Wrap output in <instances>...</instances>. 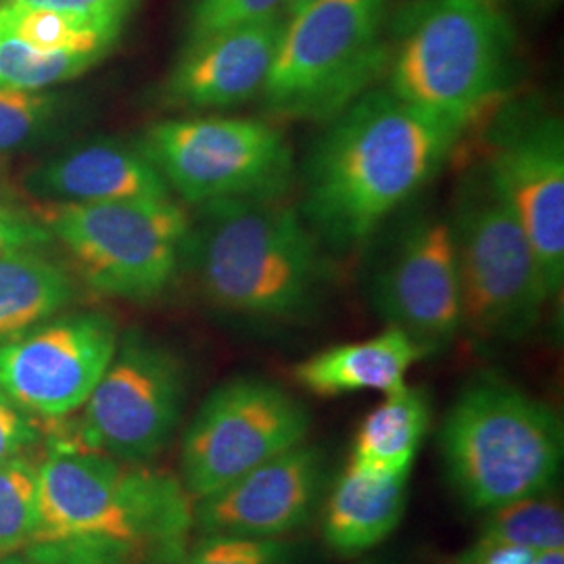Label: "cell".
Masks as SVG:
<instances>
[{"label": "cell", "mask_w": 564, "mask_h": 564, "mask_svg": "<svg viewBox=\"0 0 564 564\" xmlns=\"http://www.w3.org/2000/svg\"><path fill=\"white\" fill-rule=\"evenodd\" d=\"M41 223L86 284L109 297L153 300L184 268L191 216L172 197L53 203Z\"/></svg>", "instance_id": "9"}, {"label": "cell", "mask_w": 564, "mask_h": 564, "mask_svg": "<svg viewBox=\"0 0 564 564\" xmlns=\"http://www.w3.org/2000/svg\"><path fill=\"white\" fill-rule=\"evenodd\" d=\"M120 333L99 312L55 316L0 345V395L41 421H63L90 398Z\"/></svg>", "instance_id": "13"}, {"label": "cell", "mask_w": 564, "mask_h": 564, "mask_svg": "<svg viewBox=\"0 0 564 564\" xmlns=\"http://www.w3.org/2000/svg\"><path fill=\"white\" fill-rule=\"evenodd\" d=\"M142 0H13L9 4H30V7H48L59 11H74L97 18H113L128 21Z\"/></svg>", "instance_id": "31"}, {"label": "cell", "mask_w": 564, "mask_h": 564, "mask_svg": "<svg viewBox=\"0 0 564 564\" xmlns=\"http://www.w3.org/2000/svg\"><path fill=\"white\" fill-rule=\"evenodd\" d=\"M487 521L475 547L519 545L535 552L564 550V514L561 505L544 496L487 512Z\"/></svg>", "instance_id": "23"}, {"label": "cell", "mask_w": 564, "mask_h": 564, "mask_svg": "<svg viewBox=\"0 0 564 564\" xmlns=\"http://www.w3.org/2000/svg\"><path fill=\"white\" fill-rule=\"evenodd\" d=\"M9 2H13V0H0V7H7Z\"/></svg>", "instance_id": "35"}, {"label": "cell", "mask_w": 564, "mask_h": 564, "mask_svg": "<svg viewBox=\"0 0 564 564\" xmlns=\"http://www.w3.org/2000/svg\"><path fill=\"white\" fill-rule=\"evenodd\" d=\"M69 111L57 90L0 86V155L28 149L51 137Z\"/></svg>", "instance_id": "26"}, {"label": "cell", "mask_w": 564, "mask_h": 564, "mask_svg": "<svg viewBox=\"0 0 564 564\" xmlns=\"http://www.w3.org/2000/svg\"><path fill=\"white\" fill-rule=\"evenodd\" d=\"M372 307L423 345L429 356L463 330L456 247L447 214L426 212L402 228L372 279Z\"/></svg>", "instance_id": "14"}, {"label": "cell", "mask_w": 564, "mask_h": 564, "mask_svg": "<svg viewBox=\"0 0 564 564\" xmlns=\"http://www.w3.org/2000/svg\"><path fill=\"white\" fill-rule=\"evenodd\" d=\"M484 167L521 224L552 302L564 284V126L538 101L508 102L489 128Z\"/></svg>", "instance_id": "12"}, {"label": "cell", "mask_w": 564, "mask_h": 564, "mask_svg": "<svg viewBox=\"0 0 564 564\" xmlns=\"http://www.w3.org/2000/svg\"><path fill=\"white\" fill-rule=\"evenodd\" d=\"M389 0H314L286 18L260 99L276 120L326 121L383 76Z\"/></svg>", "instance_id": "6"}, {"label": "cell", "mask_w": 564, "mask_h": 564, "mask_svg": "<svg viewBox=\"0 0 564 564\" xmlns=\"http://www.w3.org/2000/svg\"><path fill=\"white\" fill-rule=\"evenodd\" d=\"M429 358L423 345L395 326L364 341L341 343L323 349L293 368L295 381L321 398H337L358 391L384 395L405 387L414 364Z\"/></svg>", "instance_id": "18"}, {"label": "cell", "mask_w": 564, "mask_h": 564, "mask_svg": "<svg viewBox=\"0 0 564 564\" xmlns=\"http://www.w3.org/2000/svg\"><path fill=\"white\" fill-rule=\"evenodd\" d=\"M184 400L181 358L139 330H128L82 405L74 433L82 445L123 463H149L172 442Z\"/></svg>", "instance_id": "11"}, {"label": "cell", "mask_w": 564, "mask_h": 564, "mask_svg": "<svg viewBox=\"0 0 564 564\" xmlns=\"http://www.w3.org/2000/svg\"><path fill=\"white\" fill-rule=\"evenodd\" d=\"M41 514L21 552L39 564H176L195 500L181 477L59 437L39 464Z\"/></svg>", "instance_id": "1"}, {"label": "cell", "mask_w": 564, "mask_h": 564, "mask_svg": "<svg viewBox=\"0 0 564 564\" xmlns=\"http://www.w3.org/2000/svg\"><path fill=\"white\" fill-rule=\"evenodd\" d=\"M126 21L48 7H0V32L41 51L105 55L120 41Z\"/></svg>", "instance_id": "22"}, {"label": "cell", "mask_w": 564, "mask_h": 564, "mask_svg": "<svg viewBox=\"0 0 564 564\" xmlns=\"http://www.w3.org/2000/svg\"><path fill=\"white\" fill-rule=\"evenodd\" d=\"M286 15L184 42L163 82L165 105L191 111L230 109L262 95Z\"/></svg>", "instance_id": "16"}, {"label": "cell", "mask_w": 564, "mask_h": 564, "mask_svg": "<svg viewBox=\"0 0 564 564\" xmlns=\"http://www.w3.org/2000/svg\"><path fill=\"white\" fill-rule=\"evenodd\" d=\"M512 2L533 18H544L561 4V0H512Z\"/></svg>", "instance_id": "32"}, {"label": "cell", "mask_w": 564, "mask_h": 564, "mask_svg": "<svg viewBox=\"0 0 564 564\" xmlns=\"http://www.w3.org/2000/svg\"><path fill=\"white\" fill-rule=\"evenodd\" d=\"M445 479L466 508L491 512L547 494L563 468L558 412L496 375L473 379L440 429Z\"/></svg>", "instance_id": "5"}, {"label": "cell", "mask_w": 564, "mask_h": 564, "mask_svg": "<svg viewBox=\"0 0 564 564\" xmlns=\"http://www.w3.org/2000/svg\"><path fill=\"white\" fill-rule=\"evenodd\" d=\"M410 475H379L349 464L324 506L326 545L345 558L360 556L402 523Z\"/></svg>", "instance_id": "19"}, {"label": "cell", "mask_w": 564, "mask_h": 564, "mask_svg": "<svg viewBox=\"0 0 564 564\" xmlns=\"http://www.w3.org/2000/svg\"><path fill=\"white\" fill-rule=\"evenodd\" d=\"M170 191L195 207L286 199L295 182L293 149L270 121L226 116L151 123L139 142Z\"/></svg>", "instance_id": "8"}, {"label": "cell", "mask_w": 564, "mask_h": 564, "mask_svg": "<svg viewBox=\"0 0 564 564\" xmlns=\"http://www.w3.org/2000/svg\"><path fill=\"white\" fill-rule=\"evenodd\" d=\"M184 265L216 310L253 323L307 318L328 281L323 242L286 199L199 205Z\"/></svg>", "instance_id": "3"}, {"label": "cell", "mask_w": 564, "mask_h": 564, "mask_svg": "<svg viewBox=\"0 0 564 564\" xmlns=\"http://www.w3.org/2000/svg\"><path fill=\"white\" fill-rule=\"evenodd\" d=\"M41 426L32 414L0 395V463L25 456L41 442Z\"/></svg>", "instance_id": "30"}, {"label": "cell", "mask_w": 564, "mask_h": 564, "mask_svg": "<svg viewBox=\"0 0 564 564\" xmlns=\"http://www.w3.org/2000/svg\"><path fill=\"white\" fill-rule=\"evenodd\" d=\"M328 479L323 447L303 442L195 500L193 533L284 540L314 519Z\"/></svg>", "instance_id": "15"}, {"label": "cell", "mask_w": 564, "mask_h": 564, "mask_svg": "<svg viewBox=\"0 0 564 564\" xmlns=\"http://www.w3.org/2000/svg\"><path fill=\"white\" fill-rule=\"evenodd\" d=\"M101 57L41 51L0 32V86L21 90H48L74 80L95 67Z\"/></svg>", "instance_id": "24"}, {"label": "cell", "mask_w": 564, "mask_h": 564, "mask_svg": "<svg viewBox=\"0 0 564 564\" xmlns=\"http://www.w3.org/2000/svg\"><path fill=\"white\" fill-rule=\"evenodd\" d=\"M297 547L284 540L199 535L176 564H295Z\"/></svg>", "instance_id": "27"}, {"label": "cell", "mask_w": 564, "mask_h": 564, "mask_svg": "<svg viewBox=\"0 0 564 564\" xmlns=\"http://www.w3.org/2000/svg\"><path fill=\"white\" fill-rule=\"evenodd\" d=\"M464 132L370 88L326 121L303 163V220L337 251L360 247L442 172Z\"/></svg>", "instance_id": "2"}, {"label": "cell", "mask_w": 564, "mask_h": 564, "mask_svg": "<svg viewBox=\"0 0 564 564\" xmlns=\"http://www.w3.org/2000/svg\"><path fill=\"white\" fill-rule=\"evenodd\" d=\"M362 564H383V563H379V561H366V563H362Z\"/></svg>", "instance_id": "36"}, {"label": "cell", "mask_w": 564, "mask_h": 564, "mask_svg": "<svg viewBox=\"0 0 564 564\" xmlns=\"http://www.w3.org/2000/svg\"><path fill=\"white\" fill-rule=\"evenodd\" d=\"M78 286L65 265L44 251L0 256V345L59 316L74 303Z\"/></svg>", "instance_id": "20"}, {"label": "cell", "mask_w": 564, "mask_h": 564, "mask_svg": "<svg viewBox=\"0 0 564 564\" xmlns=\"http://www.w3.org/2000/svg\"><path fill=\"white\" fill-rule=\"evenodd\" d=\"M310 2H314V0H286V4H284V13H286V18H289V15L300 13V11L305 9Z\"/></svg>", "instance_id": "33"}, {"label": "cell", "mask_w": 564, "mask_h": 564, "mask_svg": "<svg viewBox=\"0 0 564 564\" xmlns=\"http://www.w3.org/2000/svg\"><path fill=\"white\" fill-rule=\"evenodd\" d=\"M0 564H39L32 558H28L25 554H9V556H0Z\"/></svg>", "instance_id": "34"}, {"label": "cell", "mask_w": 564, "mask_h": 564, "mask_svg": "<svg viewBox=\"0 0 564 564\" xmlns=\"http://www.w3.org/2000/svg\"><path fill=\"white\" fill-rule=\"evenodd\" d=\"M517 51L502 0H410L393 20L384 88L468 130L506 101Z\"/></svg>", "instance_id": "4"}, {"label": "cell", "mask_w": 564, "mask_h": 564, "mask_svg": "<svg viewBox=\"0 0 564 564\" xmlns=\"http://www.w3.org/2000/svg\"><path fill=\"white\" fill-rule=\"evenodd\" d=\"M284 4L286 0H191L186 41L276 18L284 13Z\"/></svg>", "instance_id": "28"}, {"label": "cell", "mask_w": 564, "mask_h": 564, "mask_svg": "<svg viewBox=\"0 0 564 564\" xmlns=\"http://www.w3.org/2000/svg\"><path fill=\"white\" fill-rule=\"evenodd\" d=\"M41 514L39 464L28 456L0 463V556L20 554L34 540Z\"/></svg>", "instance_id": "25"}, {"label": "cell", "mask_w": 564, "mask_h": 564, "mask_svg": "<svg viewBox=\"0 0 564 564\" xmlns=\"http://www.w3.org/2000/svg\"><path fill=\"white\" fill-rule=\"evenodd\" d=\"M32 195L53 203H109L172 197L139 144L97 139L65 149L28 172Z\"/></svg>", "instance_id": "17"}, {"label": "cell", "mask_w": 564, "mask_h": 564, "mask_svg": "<svg viewBox=\"0 0 564 564\" xmlns=\"http://www.w3.org/2000/svg\"><path fill=\"white\" fill-rule=\"evenodd\" d=\"M53 241V235L41 220L0 199V256L11 251H44Z\"/></svg>", "instance_id": "29"}, {"label": "cell", "mask_w": 564, "mask_h": 564, "mask_svg": "<svg viewBox=\"0 0 564 564\" xmlns=\"http://www.w3.org/2000/svg\"><path fill=\"white\" fill-rule=\"evenodd\" d=\"M456 247L463 330L484 343L524 339L552 295L521 224L475 167L447 214Z\"/></svg>", "instance_id": "7"}, {"label": "cell", "mask_w": 564, "mask_h": 564, "mask_svg": "<svg viewBox=\"0 0 564 564\" xmlns=\"http://www.w3.org/2000/svg\"><path fill=\"white\" fill-rule=\"evenodd\" d=\"M310 412L282 384L237 377L216 387L186 426L181 481L193 500L232 484L251 468L303 444Z\"/></svg>", "instance_id": "10"}, {"label": "cell", "mask_w": 564, "mask_h": 564, "mask_svg": "<svg viewBox=\"0 0 564 564\" xmlns=\"http://www.w3.org/2000/svg\"><path fill=\"white\" fill-rule=\"evenodd\" d=\"M429 426V395L405 384L364 416L349 464L379 475H410Z\"/></svg>", "instance_id": "21"}]
</instances>
